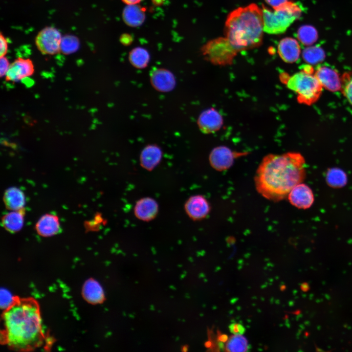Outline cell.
Wrapping results in <instances>:
<instances>
[{
	"label": "cell",
	"mask_w": 352,
	"mask_h": 352,
	"mask_svg": "<svg viewBox=\"0 0 352 352\" xmlns=\"http://www.w3.org/2000/svg\"><path fill=\"white\" fill-rule=\"evenodd\" d=\"M145 9L137 4L127 5L122 12V18L126 24L131 27L141 25L145 19Z\"/></svg>",
	"instance_id": "cell-19"
},
{
	"label": "cell",
	"mask_w": 352,
	"mask_h": 352,
	"mask_svg": "<svg viewBox=\"0 0 352 352\" xmlns=\"http://www.w3.org/2000/svg\"><path fill=\"white\" fill-rule=\"evenodd\" d=\"M287 198L292 205L299 209H308L314 202L312 191L308 185L302 183L294 186L290 191Z\"/></svg>",
	"instance_id": "cell-9"
},
{
	"label": "cell",
	"mask_w": 352,
	"mask_h": 352,
	"mask_svg": "<svg viewBox=\"0 0 352 352\" xmlns=\"http://www.w3.org/2000/svg\"><path fill=\"white\" fill-rule=\"evenodd\" d=\"M158 212V205L157 202L149 197L138 200L134 208V213L136 217L145 221L154 219Z\"/></svg>",
	"instance_id": "cell-16"
},
{
	"label": "cell",
	"mask_w": 352,
	"mask_h": 352,
	"mask_svg": "<svg viewBox=\"0 0 352 352\" xmlns=\"http://www.w3.org/2000/svg\"><path fill=\"white\" fill-rule=\"evenodd\" d=\"M1 341L17 351H31L41 347L45 340L39 308L32 298H15L2 315Z\"/></svg>",
	"instance_id": "cell-2"
},
{
	"label": "cell",
	"mask_w": 352,
	"mask_h": 352,
	"mask_svg": "<svg viewBox=\"0 0 352 352\" xmlns=\"http://www.w3.org/2000/svg\"><path fill=\"white\" fill-rule=\"evenodd\" d=\"M205 59L219 66L231 65L238 52L226 37H218L208 41L201 48Z\"/></svg>",
	"instance_id": "cell-6"
},
{
	"label": "cell",
	"mask_w": 352,
	"mask_h": 352,
	"mask_svg": "<svg viewBox=\"0 0 352 352\" xmlns=\"http://www.w3.org/2000/svg\"><path fill=\"white\" fill-rule=\"evenodd\" d=\"M218 339L221 342H225L228 340V337L226 334H220L219 336Z\"/></svg>",
	"instance_id": "cell-37"
},
{
	"label": "cell",
	"mask_w": 352,
	"mask_h": 352,
	"mask_svg": "<svg viewBox=\"0 0 352 352\" xmlns=\"http://www.w3.org/2000/svg\"><path fill=\"white\" fill-rule=\"evenodd\" d=\"M150 80L153 87L161 92H168L174 89L176 79L173 73L164 68H158L151 75Z\"/></svg>",
	"instance_id": "cell-15"
},
{
	"label": "cell",
	"mask_w": 352,
	"mask_h": 352,
	"mask_svg": "<svg viewBox=\"0 0 352 352\" xmlns=\"http://www.w3.org/2000/svg\"><path fill=\"white\" fill-rule=\"evenodd\" d=\"M34 70L30 60L19 58L10 65L5 76L7 81L17 82L31 75Z\"/></svg>",
	"instance_id": "cell-13"
},
{
	"label": "cell",
	"mask_w": 352,
	"mask_h": 352,
	"mask_svg": "<svg viewBox=\"0 0 352 352\" xmlns=\"http://www.w3.org/2000/svg\"><path fill=\"white\" fill-rule=\"evenodd\" d=\"M62 38L60 32L57 28L46 27L36 36L35 44L42 54L54 55L60 51Z\"/></svg>",
	"instance_id": "cell-7"
},
{
	"label": "cell",
	"mask_w": 352,
	"mask_h": 352,
	"mask_svg": "<svg viewBox=\"0 0 352 352\" xmlns=\"http://www.w3.org/2000/svg\"><path fill=\"white\" fill-rule=\"evenodd\" d=\"M277 51L280 58L285 62L293 63L299 59L301 48L297 40L286 37L279 42Z\"/></svg>",
	"instance_id": "cell-14"
},
{
	"label": "cell",
	"mask_w": 352,
	"mask_h": 352,
	"mask_svg": "<svg viewBox=\"0 0 352 352\" xmlns=\"http://www.w3.org/2000/svg\"><path fill=\"white\" fill-rule=\"evenodd\" d=\"M305 61L308 63L316 64L323 60L325 53L322 48L318 46L306 48L303 52Z\"/></svg>",
	"instance_id": "cell-28"
},
{
	"label": "cell",
	"mask_w": 352,
	"mask_h": 352,
	"mask_svg": "<svg viewBox=\"0 0 352 352\" xmlns=\"http://www.w3.org/2000/svg\"><path fill=\"white\" fill-rule=\"evenodd\" d=\"M314 72L311 66L306 65L292 75L281 74L280 79L288 89L297 94L299 103L310 106L318 101L323 88Z\"/></svg>",
	"instance_id": "cell-4"
},
{
	"label": "cell",
	"mask_w": 352,
	"mask_h": 352,
	"mask_svg": "<svg viewBox=\"0 0 352 352\" xmlns=\"http://www.w3.org/2000/svg\"><path fill=\"white\" fill-rule=\"evenodd\" d=\"M162 155V151L158 146L147 145L140 154V165L145 169L151 171L159 163Z\"/></svg>",
	"instance_id": "cell-17"
},
{
	"label": "cell",
	"mask_w": 352,
	"mask_h": 352,
	"mask_svg": "<svg viewBox=\"0 0 352 352\" xmlns=\"http://www.w3.org/2000/svg\"><path fill=\"white\" fill-rule=\"evenodd\" d=\"M225 348L228 352H246L249 349V345L246 338L242 334H235L228 338Z\"/></svg>",
	"instance_id": "cell-24"
},
{
	"label": "cell",
	"mask_w": 352,
	"mask_h": 352,
	"mask_svg": "<svg viewBox=\"0 0 352 352\" xmlns=\"http://www.w3.org/2000/svg\"><path fill=\"white\" fill-rule=\"evenodd\" d=\"M0 57L4 56L7 52L8 50V42L7 39L1 33L0 35Z\"/></svg>",
	"instance_id": "cell-33"
},
{
	"label": "cell",
	"mask_w": 352,
	"mask_h": 352,
	"mask_svg": "<svg viewBox=\"0 0 352 352\" xmlns=\"http://www.w3.org/2000/svg\"><path fill=\"white\" fill-rule=\"evenodd\" d=\"M265 1L267 4L274 9L285 3L287 1V0H265Z\"/></svg>",
	"instance_id": "cell-34"
},
{
	"label": "cell",
	"mask_w": 352,
	"mask_h": 352,
	"mask_svg": "<svg viewBox=\"0 0 352 352\" xmlns=\"http://www.w3.org/2000/svg\"><path fill=\"white\" fill-rule=\"evenodd\" d=\"M35 228L37 233L43 237H49L61 231L58 218L52 214L43 216L38 221Z\"/></svg>",
	"instance_id": "cell-18"
},
{
	"label": "cell",
	"mask_w": 352,
	"mask_h": 352,
	"mask_svg": "<svg viewBox=\"0 0 352 352\" xmlns=\"http://www.w3.org/2000/svg\"><path fill=\"white\" fill-rule=\"evenodd\" d=\"M80 47L78 38L74 35H67L62 38L60 51L64 54L68 55L77 51Z\"/></svg>",
	"instance_id": "cell-27"
},
{
	"label": "cell",
	"mask_w": 352,
	"mask_h": 352,
	"mask_svg": "<svg viewBox=\"0 0 352 352\" xmlns=\"http://www.w3.org/2000/svg\"><path fill=\"white\" fill-rule=\"evenodd\" d=\"M10 66L9 61L5 56L0 57V70L1 77L5 76Z\"/></svg>",
	"instance_id": "cell-32"
},
{
	"label": "cell",
	"mask_w": 352,
	"mask_h": 352,
	"mask_svg": "<svg viewBox=\"0 0 352 352\" xmlns=\"http://www.w3.org/2000/svg\"><path fill=\"white\" fill-rule=\"evenodd\" d=\"M82 293L84 298L92 304L101 303L105 299L101 286L93 279H89L85 283Z\"/></svg>",
	"instance_id": "cell-20"
},
{
	"label": "cell",
	"mask_w": 352,
	"mask_h": 352,
	"mask_svg": "<svg viewBox=\"0 0 352 352\" xmlns=\"http://www.w3.org/2000/svg\"><path fill=\"white\" fill-rule=\"evenodd\" d=\"M124 3L127 5L137 4L139 3L141 0H121Z\"/></svg>",
	"instance_id": "cell-36"
},
{
	"label": "cell",
	"mask_w": 352,
	"mask_h": 352,
	"mask_svg": "<svg viewBox=\"0 0 352 352\" xmlns=\"http://www.w3.org/2000/svg\"><path fill=\"white\" fill-rule=\"evenodd\" d=\"M199 130L204 133H211L219 131L223 125L221 115L213 108L204 110L199 115L198 121Z\"/></svg>",
	"instance_id": "cell-11"
},
{
	"label": "cell",
	"mask_w": 352,
	"mask_h": 352,
	"mask_svg": "<svg viewBox=\"0 0 352 352\" xmlns=\"http://www.w3.org/2000/svg\"><path fill=\"white\" fill-rule=\"evenodd\" d=\"M347 179L345 173L338 168L330 169L327 174V181L330 186L333 188L343 186L346 183Z\"/></svg>",
	"instance_id": "cell-25"
},
{
	"label": "cell",
	"mask_w": 352,
	"mask_h": 352,
	"mask_svg": "<svg viewBox=\"0 0 352 352\" xmlns=\"http://www.w3.org/2000/svg\"><path fill=\"white\" fill-rule=\"evenodd\" d=\"M305 176V160L300 153L269 154L260 164L254 181L259 194L277 202L287 197L294 186L303 181Z\"/></svg>",
	"instance_id": "cell-1"
},
{
	"label": "cell",
	"mask_w": 352,
	"mask_h": 352,
	"mask_svg": "<svg viewBox=\"0 0 352 352\" xmlns=\"http://www.w3.org/2000/svg\"><path fill=\"white\" fill-rule=\"evenodd\" d=\"M340 90L344 96L352 106V71L346 72L341 75Z\"/></svg>",
	"instance_id": "cell-29"
},
{
	"label": "cell",
	"mask_w": 352,
	"mask_h": 352,
	"mask_svg": "<svg viewBox=\"0 0 352 352\" xmlns=\"http://www.w3.org/2000/svg\"><path fill=\"white\" fill-rule=\"evenodd\" d=\"M3 200L7 208L12 211L22 209L25 203L23 193L16 187L10 188L5 191Z\"/></svg>",
	"instance_id": "cell-21"
},
{
	"label": "cell",
	"mask_w": 352,
	"mask_h": 352,
	"mask_svg": "<svg viewBox=\"0 0 352 352\" xmlns=\"http://www.w3.org/2000/svg\"><path fill=\"white\" fill-rule=\"evenodd\" d=\"M264 31L270 34L284 33L301 16L302 9L297 3L286 1L273 10L263 5Z\"/></svg>",
	"instance_id": "cell-5"
},
{
	"label": "cell",
	"mask_w": 352,
	"mask_h": 352,
	"mask_svg": "<svg viewBox=\"0 0 352 352\" xmlns=\"http://www.w3.org/2000/svg\"><path fill=\"white\" fill-rule=\"evenodd\" d=\"M188 216L195 220L205 218L209 214L210 206L207 199L201 195L190 197L184 205Z\"/></svg>",
	"instance_id": "cell-12"
},
{
	"label": "cell",
	"mask_w": 352,
	"mask_h": 352,
	"mask_svg": "<svg viewBox=\"0 0 352 352\" xmlns=\"http://www.w3.org/2000/svg\"><path fill=\"white\" fill-rule=\"evenodd\" d=\"M129 59L130 63L134 67L142 69L148 66L150 57L146 49L142 47H136L129 53Z\"/></svg>",
	"instance_id": "cell-23"
},
{
	"label": "cell",
	"mask_w": 352,
	"mask_h": 352,
	"mask_svg": "<svg viewBox=\"0 0 352 352\" xmlns=\"http://www.w3.org/2000/svg\"><path fill=\"white\" fill-rule=\"evenodd\" d=\"M224 32L238 52L259 46L264 32L262 9L252 3L234 10L227 17Z\"/></svg>",
	"instance_id": "cell-3"
},
{
	"label": "cell",
	"mask_w": 352,
	"mask_h": 352,
	"mask_svg": "<svg viewBox=\"0 0 352 352\" xmlns=\"http://www.w3.org/2000/svg\"><path fill=\"white\" fill-rule=\"evenodd\" d=\"M1 307L6 309L10 307L14 302L15 297L13 298L7 291L4 289L1 290Z\"/></svg>",
	"instance_id": "cell-30"
},
{
	"label": "cell",
	"mask_w": 352,
	"mask_h": 352,
	"mask_svg": "<svg viewBox=\"0 0 352 352\" xmlns=\"http://www.w3.org/2000/svg\"><path fill=\"white\" fill-rule=\"evenodd\" d=\"M230 331L234 334H242L245 331V328L239 323H232L229 326Z\"/></svg>",
	"instance_id": "cell-31"
},
{
	"label": "cell",
	"mask_w": 352,
	"mask_h": 352,
	"mask_svg": "<svg viewBox=\"0 0 352 352\" xmlns=\"http://www.w3.org/2000/svg\"><path fill=\"white\" fill-rule=\"evenodd\" d=\"M243 154H246V153L234 152L226 146H220L212 150L209 160L214 169L222 171L230 168L235 159Z\"/></svg>",
	"instance_id": "cell-8"
},
{
	"label": "cell",
	"mask_w": 352,
	"mask_h": 352,
	"mask_svg": "<svg viewBox=\"0 0 352 352\" xmlns=\"http://www.w3.org/2000/svg\"><path fill=\"white\" fill-rule=\"evenodd\" d=\"M297 37L303 44L310 45L316 41L317 33L314 27L309 25H304L298 29Z\"/></svg>",
	"instance_id": "cell-26"
},
{
	"label": "cell",
	"mask_w": 352,
	"mask_h": 352,
	"mask_svg": "<svg viewBox=\"0 0 352 352\" xmlns=\"http://www.w3.org/2000/svg\"><path fill=\"white\" fill-rule=\"evenodd\" d=\"M120 40L122 44L127 45L131 43L132 38L130 35L126 34L121 37Z\"/></svg>",
	"instance_id": "cell-35"
},
{
	"label": "cell",
	"mask_w": 352,
	"mask_h": 352,
	"mask_svg": "<svg viewBox=\"0 0 352 352\" xmlns=\"http://www.w3.org/2000/svg\"><path fill=\"white\" fill-rule=\"evenodd\" d=\"M4 228L11 232H16L22 228L23 224V209L7 213L2 219Z\"/></svg>",
	"instance_id": "cell-22"
},
{
	"label": "cell",
	"mask_w": 352,
	"mask_h": 352,
	"mask_svg": "<svg viewBox=\"0 0 352 352\" xmlns=\"http://www.w3.org/2000/svg\"><path fill=\"white\" fill-rule=\"evenodd\" d=\"M314 73L323 88L332 92L341 90V76L333 68L325 66H319Z\"/></svg>",
	"instance_id": "cell-10"
}]
</instances>
